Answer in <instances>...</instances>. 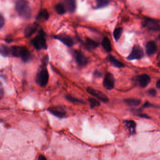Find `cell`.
<instances>
[{
    "label": "cell",
    "mask_w": 160,
    "mask_h": 160,
    "mask_svg": "<svg viewBox=\"0 0 160 160\" xmlns=\"http://www.w3.org/2000/svg\"><path fill=\"white\" fill-rule=\"evenodd\" d=\"M96 2L97 8H103L109 5L110 0H97Z\"/></svg>",
    "instance_id": "23"
},
{
    "label": "cell",
    "mask_w": 160,
    "mask_h": 160,
    "mask_svg": "<svg viewBox=\"0 0 160 160\" xmlns=\"http://www.w3.org/2000/svg\"><path fill=\"white\" fill-rule=\"evenodd\" d=\"M158 38H159V39H160V35L159 36Z\"/></svg>",
    "instance_id": "37"
},
{
    "label": "cell",
    "mask_w": 160,
    "mask_h": 160,
    "mask_svg": "<svg viewBox=\"0 0 160 160\" xmlns=\"http://www.w3.org/2000/svg\"><path fill=\"white\" fill-rule=\"evenodd\" d=\"M88 101L90 103V107L92 109L95 108V107H98L100 105V102L99 101L94 98H89Z\"/></svg>",
    "instance_id": "26"
},
{
    "label": "cell",
    "mask_w": 160,
    "mask_h": 160,
    "mask_svg": "<svg viewBox=\"0 0 160 160\" xmlns=\"http://www.w3.org/2000/svg\"><path fill=\"white\" fill-rule=\"evenodd\" d=\"M38 27V24L35 22L28 25L24 31V35L25 37L29 38L32 36L37 31Z\"/></svg>",
    "instance_id": "14"
},
{
    "label": "cell",
    "mask_w": 160,
    "mask_h": 160,
    "mask_svg": "<svg viewBox=\"0 0 160 160\" xmlns=\"http://www.w3.org/2000/svg\"><path fill=\"white\" fill-rule=\"evenodd\" d=\"M55 9L58 14L60 15H63L66 13V8L61 3H58L55 6Z\"/></svg>",
    "instance_id": "25"
},
{
    "label": "cell",
    "mask_w": 160,
    "mask_h": 160,
    "mask_svg": "<svg viewBox=\"0 0 160 160\" xmlns=\"http://www.w3.org/2000/svg\"><path fill=\"white\" fill-rule=\"evenodd\" d=\"M0 54L4 57H8L11 54V48L3 44L0 45Z\"/></svg>",
    "instance_id": "21"
},
{
    "label": "cell",
    "mask_w": 160,
    "mask_h": 160,
    "mask_svg": "<svg viewBox=\"0 0 160 160\" xmlns=\"http://www.w3.org/2000/svg\"><path fill=\"white\" fill-rule=\"evenodd\" d=\"M5 24L4 18L2 16L0 15V29H2Z\"/></svg>",
    "instance_id": "30"
},
{
    "label": "cell",
    "mask_w": 160,
    "mask_h": 160,
    "mask_svg": "<svg viewBox=\"0 0 160 160\" xmlns=\"http://www.w3.org/2000/svg\"><path fill=\"white\" fill-rule=\"evenodd\" d=\"M123 29L121 27L116 28L113 32V37L116 41H118L122 35Z\"/></svg>",
    "instance_id": "24"
},
{
    "label": "cell",
    "mask_w": 160,
    "mask_h": 160,
    "mask_svg": "<svg viewBox=\"0 0 160 160\" xmlns=\"http://www.w3.org/2000/svg\"><path fill=\"white\" fill-rule=\"evenodd\" d=\"M103 86L108 90H112L114 87L115 80L113 76L111 73H107L103 81Z\"/></svg>",
    "instance_id": "8"
},
{
    "label": "cell",
    "mask_w": 160,
    "mask_h": 160,
    "mask_svg": "<svg viewBox=\"0 0 160 160\" xmlns=\"http://www.w3.org/2000/svg\"><path fill=\"white\" fill-rule=\"evenodd\" d=\"M156 86L158 88L160 89V79L157 81V83H156Z\"/></svg>",
    "instance_id": "35"
},
{
    "label": "cell",
    "mask_w": 160,
    "mask_h": 160,
    "mask_svg": "<svg viewBox=\"0 0 160 160\" xmlns=\"http://www.w3.org/2000/svg\"><path fill=\"white\" fill-rule=\"evenodd\" d=\"M108 59H109L110 62L115 67L118 68H122L124 67V66H125L123 63L118 61L114 56L110 55L108 57Z\"/></svg>",
    "instance_id": "19"
},
{
    "label": "cell",
    "mask_w": 160,
    "mask_h": 160,
    "mask_svg": "<svg viewBox=\"0 0 160 160\" xmlns=\"http://www.w3.org/2000/svg\"><path fill=\"white\" fill-rule=\"evenodd\" d=\"M66 98L69 101L71 102H73V103H83L82 101L81 100L78 99L77 98H74V97H72L70 95H68L66 96Z\"/></svg>",
    "instance_id": "27"
},
{
    "label": "cell",
    "mask_w": 160,
    "mask_h": 160,
    "mask_svg": "<svg viewBox=\"0 0 160 160\" xmlns=\"http://www.w3.org/2000/svg\"><path fill=\"white\" fill-rule=\"evenodd\" d=\"M64 6L68 11L73 13L77 8L76 0H64Z\"/></svg>",
    "instance_id": "15"
},
{
    "label": "cell",
    "mask_w": 160,
    "mask_h": 160,
    "mask_svg": "<svg viewBox=\"0 0 160 160\" xmlns=\"http://www.w3.org/2000/svg\"><path fill=\"white\" fill-rule=\"evenodd\" d=\"M20 58L24 62H28L32 60V54L30 51L26 47H22V48Z\"/></svg>",
    "instance_id": "12"
},
{
    "label": "cell",
    "mask_w": 160,
    "mask_h": 160,
    "mask_svg": "<svg viewBox=\"0 0 160 160\" xmlns=\"http://www.w3.org/2000/svg\"><path fill=\"white\" fill-rule=\"evenodd\" d=\"M148 92L150 96H152V97H155L157 95V91H156V89L153 88L148 89Z\"/></svg>",
    "instance_id": "28"
},
{
    "label": "cell",
    "mask_w": 160,
    "mask_h": 160,
    "mask_svg": "<svg viewBox=\"0 0 160 160\" xmlns=\"http://www.w3.org/2000/svg\"><path fill=\"white\" fill-rule=\"evenodd\" d=\"M144 56V52L141 46L138 45H135L132 48L130 54L128 56V60L132 61L134 60H140Z\"/></svg>",
    "instance_id": "5"
},
{
    "label": "cell",
    "mask_w": 160,
    "mask_h": 160,
    "mask_svg": "<svg viewBox=\"0 0 160 160\" xmlns=\"http://www.w3.org/2000/svg\"><path fill=\"white\" fill-rule=\"evenodd\" d=\"M154 107V105L153 104H151L149 102H146L145 104L143 105V107Z\"/></svg>",
    "instance_id": "33"
},
{
    "label": "cell",
    "mask_w": 160,
    "mask_h": 160,
    "mask_svg": "<svg viewBox=\"0 0 160 160\" xmlns=\"http://www.w3.org/2000/svg\"><path fill=\"white\" fill-rule=\"evenodd\" d=\"M85 46L86 48L88 50H93L98 48V43L92 39L87 38L86 39Z\"/></svg>",
    "instance_id": "17"
},
{
    "label": "cell",
    "mask_w": 160,
    "mask_h": 160,
    "mask_svg": "<svg viewBox=\"0 0 160 160\" xmlns=\"http://www.w3.org/2000/svg\"><path fill=\"white\" fill-rule=\"evenodd\" d=\"M48 111L53 115L59 118H63L65 117L66 113L65 110L62 107H52L48 109Z\"/></svg>",
    "instance_id": "10"
},
{
    "label": "cell",
    "mask_w": 160,
    "mask_h": 160,
    "mask_svg": "<svg viewBox=\"0 0 160 160\" xmlns=\"http://www.w3.org/2000/svg\"><path fill=\"white\" fill-rule=\"evenodd\" d=\"M15 9L19 16L24 19L29 20L32 15L30 4L25 0H18L15 4Z\"/></svg>",
    "instance_id": "1"
},
{
    "label": "cell",
    "mask_w": 160,
    "mask_h": 160,
    "mask_svg": "<svg viewBox=\"0 0 160 160\" xmlns=\"http://www.w3.org/2000/svg\"><path fill=\"white\" fill-rule=\"evenodd\" d=\"M94 76L96 78H101L102 77V74L99 71H96L94 73Z\"/></svg>",
    "instance_id": "32"
},
{
    "label": "cell",
    "mask_w": 160,
    "mask_h": 160,
    "mask_svg": "<svg viewBox=\"0 0 160 160\" xmlns=\"http://www.w3.org/2000/svg\"><path fill=\"white\" fill-rule=\"evenodd\" d=\"M47 66V64L42 63L41 68L37 73L36 78L37 83L41 87L46 86L48 82L49 77L48 71L46 67Z\"/></svg>",
    "instance_id": "2"
},
{
    "label": "cell",
    "mask_w": 160,
    "mask_h": 160,
    "mask_svg": "<svg viewBox=\"0 0 160 160\" xmlns=\"http://www.w3.org/2000/svg\"><path fill=\"white\" fill-rule=\"evenodd\" d=\"M45 36H46V34L44 31L40 30L38 33V35L35 37L32 41V44L35 48L38 50L47 49L48 46L45 39Z\"/></svg>",
    "instance_id": "3"
},
{
    "label": "cell",
    "mask_w": 160,
    "mask_h": 160,
    "mask_svg": "<svg viewBox=\"0 0 160 160\" xmlns=\"http://www.w3.org/2000/svg\"><path fill=\"white\" fill-rule=\"evenodd\" d=\"M38 160H47V158L45 156L43 155H40L38 158Z\"/></svg>",
    "instance_id": "34"
},
{
    "label": "cell",
    "mask_w": 160,
    "mask_h": 160,
    "mask_svg": "<svg viewBox=\"0 0 160 160\" xmlns=\"http://www.w3.org/2000/svg\"><path fill=\"white\" fill-rule=\"evenodd\" d=\"M137 115L138 116L142 118H147V119H149L150 118V117L148 116V115L146 114L141 113H137Z\"/></svg>",
    "instance_id": "31"
},
{
    "label": "cell",
    "mask_w": 160,
    "mask_h": 160,
    "mask_svg": "<svg viewBox=\"0 0 160 160\" xmlns=\"http://www.w3.org/2000/svg\"><path fill=\"white\" fill-rule=\"evenodd\" d=\"M87 91L88 94L92 95L93 97L98 98V99L100 100L101 101L107 103L109 102V98L108 97L106 96L104 93H102L99 90H97V89H94L92 88H88L87 89Z\"/></svg>",
    "instance_id": "6"
},
{
    "label": "cell",
    "mask_w": 160,
    "mask_h": 160,
    "mask_svg": "<svg viewBox=\"0 0 160 160\" xmlns=\"http://www.w3.org/2000/svg\"><path fill=\"white\" fill-rule=\"evenodd\" d=\"M124 124L131 135L135 134L136 132V123L133 120H126L124 121Z\"/></svg>",
    "instance_id": "16"
},
{
    "label": "cell",
    "mask_w": 160,
    "mask_h": 160,
    "mask_svg": "<svg viewBox=\"0 0 160 160\" xmlns=\"http://www.w3.org/2000/svg\"><path fill=\"white\" fill-rule=\"evenodd\" d=\"M54 38L57 40H60L67 47H71L74 45V42L72 38L66 34L57 35L54 37Z\"/></svg>",
    "instance_id": "9"
},
{
    "label": "cell",
    "mask_w": 160,
    "mask_h": 160,
    "mask_svg": "<svg viewBox=\"0 0 160 160\" xmlns=\"http://www.w3.org/2000/svg\"><path fill=\"white\" fill-rule=\"evenodd\" d=\"M49 18V15L47 9H44L41 10L38 13L36 19L37 20L42 19H44L45 20H48Z\"/></svg>",
    "instance_id": "22"
},
{
    "label": "cell",
    "mask_w": 160,
    "mask_h": 160,
    "mask_svg": "<svg viewBox=\"0 0 160 160\" xmlns=\"http://www.w3.org/2000/svg\"><path fill=\"white\" fill-rule=\"evenodd\" d=\"M158 46L155 41H150L147 43L146 51L148 55H152L157 52Z\"/></svg>",
    "instance_id": "13"
},
{
    "label": "cell",
    "mask_w": 160,
    "mask_h": 160,
    "mask_svg": "<svg viewBox=\"0 0 160 160\" xmlns=\"http://www.w3.org/2000/svg\"><path fill=\"white\" fill-rule=\"evenodd\" d=\"M74 57L77 64L80 67H84L88 63V59L81 51L76 50L74 52Z\"/></svg>",
    "instance_id": "7"
},
{
    "label": "cell",
    "mask_w": 160,
    "mask_h": 160,
    "mask_svg": "<svg viewBox=\"0 0 160 160\" xmlns=\"http://www.w3.org/2000/svg\"><path fill=\"white\" fill-rule=\"evenodd\" d=\"M102 47H103V49L107 52H110L112 51V44H111L110 39L108 38L105 37L104 38H103L102 42Z\"/></svg>",
    "instance_id": "18"
},
{
    "label": "cell",
    "mask_w": 160,
    "mask_h": 160,
    "mask_svg": "<svg viewBox=\"0 0 160 160\" xmlns=\"http://www.w3.org/2000/svg\"><path fill=\"white\" fill-rule=\"evenodd\" d=\"M158 66L160 68V57L159 58V60L158 62Z\"/></svg>",
    "instance_id": "36"
},
{
    "label": "cell",
    "mask_w": 160,
    "mask_h": 160,
    "mask_svg": "<svg viewBox=\"0 0 160 160\" xmlns=\"http://www.w3.org/2000/svg\"><path fill=\"white\" fill-rule=\"evenodd\" d=\"M125 102L129 106H138L142 103V101L139 99L128 98L125 100Z\"/></svg>",
    "instance_id": "20"
},
{
    "label": "cell",
    "mask_w": 160,
    "mask_h": 160,
    "mask_svg": "<svg viewBox=\"0 0 160 160\" xmlns=\"http://www.w3.org/2000/svg\"><path fill=\"white\" fill-rule=\"evenodd\" d=\"M136 81L138 85L142 88H145L150 83L151 79L150 77L147 74H142L136 78Z\"/></svg>",
    "instance_id": "11"
},
{
    "label": "cell",
    "mask_w": 160,
    "mask_h": 160,
    "mask_svg": "<svg viewBox=\"0 0 160 160\" xmlns=\"http://www.w3.org/2000/svg\"><path fill=\"white\" fill-rule=\"evenodd\" d=\"M142 25L144 27L152 32H158L160 29V25L158 22L157 20L151 18H145Z\"/></svg>",
    "instance_id": "4"
},
{
    "label": "cell",
    "mask_w": 160,
    "mask_h": 160,
    "mask_svg": "<svg viewBox=\"0 0 160 160\" xmlns=\"http://www.w3.org/2000/svg\"><path fill=\"white\" fill-rule=\"evenodd\" d=\"M4 95V91L3 88L0 82V100L3 98Z\"/></svg>",
    "instance_id": "29"
}]
</instances>
